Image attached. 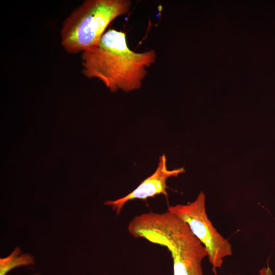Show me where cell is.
Masks as SVG:
<instances>
[{
	"instance_id": "5b68a950",
	"label": "cell",
	"mask_w": 275,
	"mask_h": 275,
	"mask_svg": "<svg viewBox=\"0 0 275 275\" xmlns=\"http://www.w3.org/2000/svg\"><path fill=\"white\" fill-rule=\"evenodd\" d=\"M184 172L183 168L168 170L167 158L163 154L159 158L158 166L155 172L142 181L135 189L121 198L114 201H107L104 204L111 206L116 214H119L124 205L132 200H146L159 195H163L168 199L167 180L170 177H177Z\"/></svg>"
},
{
	"instance_id": "8992f818",
	"label": "cell",
	"mask_w": 275,
	"mask_h": 275,
	"mask_svg": "<svg viewBox=\"0 0 275 275\" xmlns=\"http://www.w3.org/2000/svg\"><path fill=\"white\" fill-rule=\"evenodd\" d=\"M21 250L16 248L8 257L0 259V275H7L12 269L21 266L33 264V257L25 254L19 255Z\"/></svg>"
},
{
	"instance_id": "7a4b0ae2",
	"label": "cell",
	"mask_w": 275,
	"mask_h": 275,
	"mask_svg": "<svg viewBox=\"0 0 275 275\" xmlns=\"http://www.w3.org/2000/svg\"><path fill=\"white\" fill-rule=\"evenodd\" d=\"M128 230L134 237L166 247L171 254L174 275H205L202 267L207 257L205 247L188 226L170 211L137 215Z\"/></svg>"
},
{
	"instance_id": "277c9868",
	"label": "cell",
	"mask_w": 275,
	"mask_h": 275,
	"mask_svg": "<svg viewBox=\"0 0 275 275\" xmlns=\"http://www.w3.org/2000/svg\"><path fill=\"white\" fill-rule=\"evenodd\" d=\"M168 210L175 214L189 227L205 247L214 269L222 267L225 258L232 254V245L213 226L206 210L205 196L201 191L193 202L170 206Z\"/></svg>"
},
{
	"instance_id": "3957f363",
	"label": "cell",
	"mask_w": 275,
	"mask_h": 275,
	"mask_svg": "<svg viewBox=\"0 0 275 275\" xmlns=\"http://www.w3.org/2000/svg\"><path fill=\"white\" fill-rule=\"evenodd\" d=\"M128 0H87L64 21L61 30V44L75 53L95 46L106 28L115 18L127 13Z\"/></svg>"
},
{
	"instance_id": "6da1fadb",
	"label": "cell",
	"mask_w": 275,
	"mask_h": 275,
	"mask_svg": "<svg viewBox=\"0 0 275 275\" xmlns=\"http://www.w3.org/2000/svg\"><path fill=\"white\" fill-rule=\"evenodd\" d=\"M155 59L154 50L135 52L127 46L125 33L109 29L97 45L82 52V72L99 79L111 92H129L141 87L146 68Z\"/></svg>"
},
{
	"instance_id": "ba28073f",
	"label": "cell",
	"mask_w": 275,
	"mask_h": 275,
	"mask_svg": "<svg viewBox=\"0 0 275 275\" xmlns=\"http://www.w3.org/2000/svg\"><path fill=\"white\" fill-rule=\"evenodd\" d=\"M35 275H39V274H35Z\"/></svg>"
},
{
	"instance_id": "52a82bcc",
	"label": "cell",
	"mask_w": 275,
	"mask_h": 275,
	"mask_svg": "<svg viewBox=\"0 0 275 275\" xmlns=\"http://www.w3.org/2000/svg\"><path fill=\"white\" fill-rule=\"evenodd\" d=\"M259 275H273L272 271L269 268L268 265L267 267H263L259 272Z\"/></svg>"
}]
</instances>
